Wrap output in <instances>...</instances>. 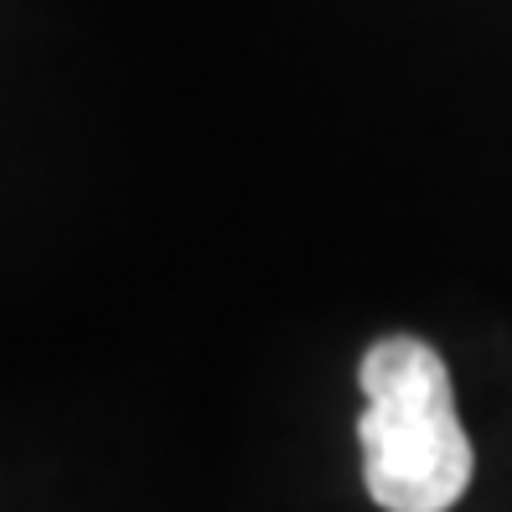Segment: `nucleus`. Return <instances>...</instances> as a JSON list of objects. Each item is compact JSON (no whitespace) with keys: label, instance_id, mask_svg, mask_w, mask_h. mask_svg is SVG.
Returning <instances> with one entry per match:
<instances>
[{"label":"nucleus","instance_id":"1","mask_svg":"<svg viewBox=\"0 0 512 512\" xmlns=\"http://www.w3.org/2000/svg\"><path fill=\"white\" fill-rule=\"evenodd\" d=\"M363 487L383 512H450L471 487V440L461 430L445 357L419 337H383L363 352Z\"/></svg>","mask_w":512,"mask_h":512}]
</instances>
